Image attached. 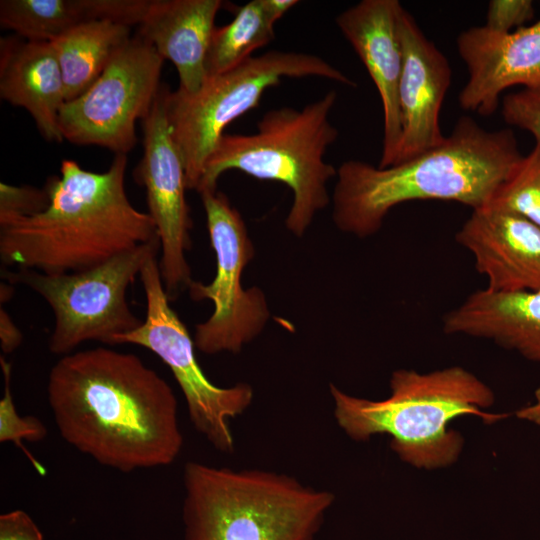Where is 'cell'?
Instances as JSON below:
<instances>
[{"label": "cell", "instance_id": "1", "mask_svg": "<svg viewBox=\"0 0 540 540\" xmlns=\"http://www.w3.org/2000/svg\"><path fill=\"white\" fill-rule=\"evenodd\" d=\"M47 394L62 438L101 465L162 467L182 450L176 396L135 354L96 347L64 355L49 373Z\"/></svg>", "mask_w": 540, "mask_h": 540}, {"label": "cell", "instance_id": "2", "mask_svg": "<svg viewBox=\"0 0 540 540\" xmlns=\"http://www.w3.org/2000/svg\"><path fill=\"white\" fill-rule=\"evenodd\" d=\"M126 167L123 154L100 173L63 160L60 175L44 187L43 212L0 222L1 262L46 274L79 272L159 238L150 215L129 201Z\"/></svg>", "mask_w": 540, "mask_h": 540}, {"label": "cell", "instance_id": "3", "mask_svg": "<svg viewBox=\"0 0 540 540\" xmlns=\"http://www.w3.org/2000/svg\"><path fill=\"white\" fill-rule=\"evenodd\" d=\"M511 130L489 131L462 117L437 147L380 168L348 160L337 168L332 196L336 227L358 238L377 233L395 206L412 200L486 206L522 159Z\"/></svg>", "mask_w": 540, "mask_h": 540}, {"label": "cell", "instance_id": "4", "mask_svg": "<svg viewBox=\"0 0 540 540\" xmlns=\"http://www.w3.org/2000/svg\"><path fill=\"white\" fill-rule=\"evenodd\" d=\"M390 390L387 398L370 400L330 384L334 417L355 441L388 435L391 449L417 468L436 469L457 461L464 440L449 428L454 419L477 416L494 423L505 417L485 411L494 403L493 391L459 366L427 373L396 370L390 378Z\"/></svg>", "mask_w": 540, "mask_h": 540}, {"label": "cell", "instance_id": "5", "mask_svg": "<svg viewBox=\"0 0 540 540\" xmlns=\"http://www.w3.org/2000/svg\"><path fill=\"white\" fill-rule=\"evenodd\" d=\"M185 540H313L334 502L283 473L200 462L184 468Z\"/></svg>", "mask_w": 540, "mask_h": 540}, {"label": "cell", "instance_id": "6", "mask_svg": "<svg viewBox=\"0 0 540 540\" xmlns=\"http://www.w3.org/2000/svg\"><path fill=\"white\" fill-rule=\"evenodd\" d=\"M336 100L331 90L301 110L266 112L253 134H224L205 163L196 191H215L220 175L231 169L281 182L293 194L285 225L302 237L331 200L328 183L337 169L324 156L339 134L329 119Z\"/></svg>", "mask_w": 540, "mask_h": 540}, {"label": "cell", "instance_id": "7", "mask_svg": "<svg viewBox=\"0 0 540 540\" xmlns=\"http://www.w3.org/2000/svg\"><path fill=\"white\" fill-rule=\"evenodd\" d=\"M321 77L356 87L343 72L314 54L272 50L208 76L193 94L168 90L167 117L181 152L187 188L196 190L206 161L225 128L259 105L264 92L283 78Z\"/></svg>", "mask_w": 540, "mask_h": 540}, {"label": "cell", "instance_id": "8", "mask_svg": "<svg viewBox=\"0 0 540 540\" xmlns=\"http://www.w3.org/2000/svg\"><path fill=\"white\" fill-rule=\"evenodd\" d=\"M160 249L157 238L87 270L46 274L17 268L4 270L3 278L26 285L48 303L55 318L49 349L64 356L88 341L113 345L142 324L129 307L127 290Z\"/></svg>", "mask_w": 540, "mask_h": 540}, {"label": "cell", "instance_id": "9", "mask_svg": "<svg viewBox=\"0 0 540 540\" xmlns=\"http://www.w3.org/2000/svg\"><path fill=\"white\" fill-rule=\"evenodd\" d=\"M139 277L146 297L145 319L135 330L117 336L113 345L134 344L156 354L179 385L196 431L215 449L231 453L230 421L251 405L252 387L247 383L219 387L207 378L197 361L193 338L170 306L157 257L148 260Z\"/></svg>", "mask_w": 540, "mask_h": 540}, {"label": "cell", "instance_id": "10", "mask_svg": "<svg viewBox=\"0 0 540 540\" xmlns=\"http://www.w3.org/2000/svg\"><path fill=\"white\" fill-rule=\"evenodd\" d=\"M200 195L216 274L208 284L192 280L187 288L194 301L210 300L214 306L212 315L195 326L193 340L205 354L238 353L261 333L269 308L260 288L242 287V273L254 256V247L240 213L217 190Z\"/></svg>", "mask_w": 540, "mask_h": 540}, {"label": "cell", "instance_id": "11", "mask_svg": "<svg viewBox=\"0 0 540 540\" xmlns=\"http://www.w3.org/2000/svg\"><path fill=\"white\" fill-rule=\"evenodd\" d=\"M164 59L141 34L132 36L100 77L59 114L64 140L126 155L136 142V122L150 112L161 88Z\"/></svg>", "mask_w": 540, "mask_h": 540}, {"label": "cell", "instance_id": "12", "mask_svg": "<svg viewBox=\"0 0 540 540\" xmlns=\"http://www.w3.org/2000/svg\"><path fill=\"white\" fill-rule=\"evenodd\" d=\"M161 85L157 98L143 119L144 153L135 170L136 181L145 188L148 214L160 240L161 279L170 301L192 282L185 257L190 248L192 220L185 198L186 171L167 117V93Z\"/></svg>", "mask_w": 540, "mask_h": 540}, {"label": "cell", "instance_id": "13", "mask_svg": "<svg viewBox=\"0 0 540 540\" xmlns=\"http://www.w3.org/2000/svg\"><path fill=\"white\" fill-rule=\"evenodd\" d=\"M457 48L468 71L459 94L463 110L487 117L507 88L540 86V19L509 33L470 27L458 36Z\"/></svg>", "mask_w": 540, "mask_h": 540}, {"label": "cell", "instance_id": "14", "mask_svg": "<svg viewBox=\"0 0 540 540\" xmlns=\"http://www.w3.org/2000/svg\"><path fill=\"white\" fill-rule=\"evenodd\" d=\"M398 29L402 46V72L398 100L402 133L395 164L439 146L445 139L440 110L451 83L447 58L401 6Z\"/></svg>", "mask_w": 540, "mask_h": 540}, {"label": "cell", "instance_id": "15", "mask_svg": "<svg viewBox=\"0 0 540 540\" xmlns=\"http://www.w3.org/2000/svg\"><path fill=\"white\" fill-rule=\"evenodd\" d=\"M398 0H362L341 12L336 24L354 48L376 86L383 108L382 153L378 167L392 166L402 126L398 100L402 46Z\"/></svg>", "mask_w": 540, "mask_h": 540}, {"label": "cell", "instance_id": "16", "mask_svg": "<svg viewBox=\"0 0 540 540\" xmlns=\"http://www.w3.org/2000/svg\"><path fill=\"white\" fill-rule=\"evenodd\" d=\"M455 239L468 250L489 290L540 289V228L516 213L490 206L474 209Z\"/></svg>", "mask_w": 540, "mask_h": 540}, {"label": "cell", "instance_id": "17", "mask_svg": "<svg viewBox=\"0 0 540 540\" xmlns=\"http://www.w3.org/2000/svg\"><path fill=\"white\" fill-rule=\"evenodd\" d=\"M0 96L24 108L43 138L62 142L59 114L66 102L63 75L51 42L17 35L0 41Z\"/></svg>", "mask_w": 540, "mask_h": 540}, {"label": "cell", "instance_id": "18", "mask_svg": "<svg viewBox=\"0 0 540 540\" xmlns=\"http://www.w3.org/2000/svg\"><path fill=\"white\" fill-rule=\"evenodd\" d=\"M220 0H151L139 34L157 53L171 61L181 91L193 94L205 80V60L215 29Z\"/></svg>", "mask_w": 540, "mask_h": 540}, {"label": "cell", "instance_id": "19", "mask_svg": "<svg viewBox=\"0 0 540 540\" xmlns=\"http://www.w3.org/2000/svg\"><path fill=\"white\" fill-rule=\"evenodd\" d=\"M442 327L448 335L491 340L540 363V289H479L444 315Z\"/></svg>", "mask_w": 540, "mask_h": 540}, {"label": "cell", "instance_id": "20", "mask_svg": "<svg viewBox=\"0 0 540 540\" xmlns=\"http://www.w3.org/2000/svg\"><path fill=\"white\" fill-rule=\"evenodd\" d=\"M150 0H1L0 24L30 41L51 42L90 21L140 25Z\"/></svg>", "mask_w": 540, "mask_h": 540}, {"label": "cell", "instance_id": "21", "mask_svg": "<svg viewBox=\"0 0 540 540\" xmlns=\"http://www.w3.org/2000/svg\"><path fill=\"white\" fill-rule=\"evenodd\" d=\"M131 37L129 25L95 20L51 41L63 75L66 102L83 94Z\"/></svg>", "mask_w": 540, "mask_h": 540}, {"label": "cell", "instance_id": "22", "mask_svg": "<svg viewBox=\"0 0 540 540\" xmlns=\"http://www.w3.org/2000/svg\"><path fill=\"white\" fill-rule=\"evenodd\" d=\"M276 22L266 0H252L239 7L230 23L213 31L205 60L207 77L232 69L270 43Z\"/></svg>", "mask_w": 540, "mask_h": 540}, {"label": "cell", "instance_id": "23", "mask_svg": "<svg viewBox=\"0 0 540 540\" xmlns=\"http://www.w3.org/2000/svg\"><path fill=\"white\" fill-rule=\"evenodd\" d=\"M486 206L521 215L540 228V143L522 157Z\"/></svg>", "mask_w": 540, "mask_h": 540}, {"label": "cell", "instance_id": "24", "mask_svg": "<svg viewBox=\"0 0 540 540\" xmlns=\"http://www.w3.org/2000/svg\"><path fill=\"white\" fill-rule=\"evenodd\" d=\"M0 365L4 377V395L0 400V441L13 442L29 459L36 471L44 475L45 468L23 444V440L37 442L47 435L46 426L34 416H20L15 408L10 387L12 366L1 356Z\"/></svg>", "mask_w": 540, "mask_h": 540}, {"label": "cell", "instance_id": "25", "mask_svg": "<svg viewBox=\"0 0 540 540\" xmlns=\"http://www.w3.org/2000/svg\"><path fill=\"white\" fill-rule=\"evenodd\" d=\"M501 113L507 124L528 131L540 143V86L506 95Z\"/></svg>", "mask_w": 540, "mask_h": 540}, {"label": "cell", "instance_id": "26", "mask_svg": "<svg viewBox=\"0 0 540 540\" xmlns=\"http://www.w3.org/2000/svg\"><path fill=\"white\" fill-rule=\"evenodd\" d=\"M48 205L49 196L45 188L0 183V222L39 214Z\"/></svg>", "mask_w": 540, "mask_h": 540}, {"label": "cell", "instance_id": "27", "mask_svg": "<svg viewBox=\"0 0 540 540\" xmlns=\"http://www.w3.org/2000/svg\"><path fill=\"white\" fill-rule=\"evenodd\" d=\"M534 16L530 0H492L488 4L485 26L495 32L509 33Z\"/></svg>", "mask_w": 540, "mask_h": 540}, {"label": "cell", "instance_id": "28", "mask_svg": "<svg viewBox=\"0 0 540 540\" xmlns=\"http://www.w3.org/2000/svg\"><path fill=\"white\" fill-rule=\"evenodd\" d=\"M0 540H43L33 519L23 510L0 515Z\"/></svg>", "mask_w": 540, "mask_h": 540}, {"label": "cell", "instance_id": "29", "mask_svg": "<svg viewBox=\"0 0 540 540\" xmlns=\"http://www.w3.org/2000/svg\"><path fill=\"white\" fill-rule=\"evenodd\" d=\"M0 340L1 349L5 354L14 352L23 340L20 329L3 307L0 309Z\"/></svg>", "mask_w": 540, "mask_h": 540}, {"label": "cell", "instance_id": "30", "mask_svg": "<svg viewBox=\"0 0 540 540\" xmlns=\"http://www.w3.org/2000/svg\"><path fill=\"white\" fill-rule=\"evenodd\" d=\"M534 403L516 411L519 419L540 425V386L535 391Z\"/></svg>", "mask_w": 540, "mask_h": 540}, {"label": "cell", "instance_id": "31", "mask_svg": "<svg viewBox=\"0 0 540 540\" xmlns=\"http://www.w3.org/2000/svg\"><path fill=\"white\" fill-rule=\"evenodd\" d=\"M298 3L297 0H266L267 7L276 21Z\"/></svg>", "mask_w": 540, "mask_h": 540}, {"label": "cell", "instance_id": "32", "mask_svg": "<svg viewBox=\"0 0 540 540\" xmlns=\"http://www.w3.org/2000/svg\"><path fill=\"white\" fill-rule=\"evenodd\" d=\"M13 284H11L10 282H6V283H1V286H0V300H1V304L3 303H6L7 301L10 300V298L12 297L13 293H14V288H13Z\"/></svg>", "mask_w": 540, "mask_h": 540}]
</instances>
